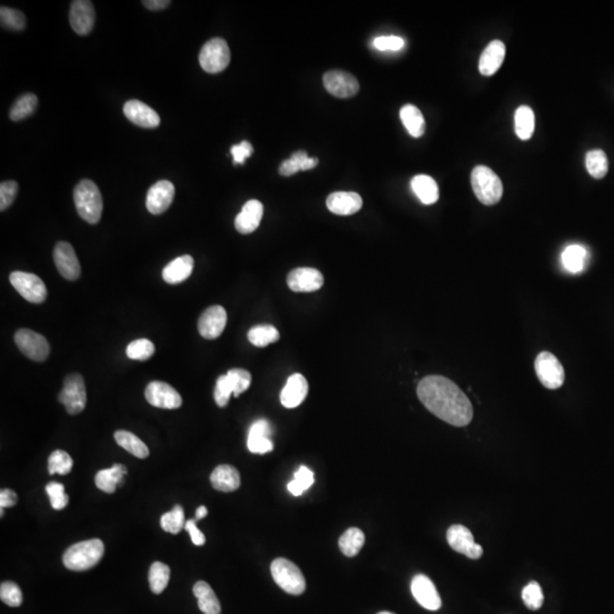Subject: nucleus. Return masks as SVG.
<instances>
[{"label": "nucleus", "mask_w": 614, "mask_h": 614, "mask_svg": "<svg viewBox=\"0 0 614 614\" xmlns=\"http://www.w3.org/2000/svg\"><path fill=\"white\" fill-rule=\"evenodd\" d=\"M418 397L429 412L454 427L472 421L473 408L461 388L442 376H425L418 385Z\"/></svg>", "instance_id": "f257e3e1"}, {"label": "nucleus", "mask_w": 614, "mask_h": 614, "mask_svg": "<svg viewBox=\"0 0 614 614\" xmlns=\"http://www.w3.org/2000/svg\"><path fill=\"white\" fill-rule=\"evenodd\" d=\"M105 546L100 539H89L74 544L63 555V563L72 571L91 569L102 560Z\"/></svg>", "instance_id": "f03ea898"}, {"label": "nucleus", "mask_w": 614, "mask_h": 614, "mask_svg": "<svg viewBox=\"0 0 614 614\" xmlns=\"http://www.w3.org/2000/svg\"><path fill=\"white\" fill-rule=\"evenodd\" d=\"M74 204L80 218L90 224L100 222L102 214V197L94 181L85 179L74 189Z\"/></svg>", "instance_id": "7ed1b4c3"}, {"label": "nucleus", "mask_w": 614, "mask_h": 614, "mask_svg": "<svg viewBox=\"0 0 614 614\" xmlns=\"http://www.w3.org/2000/svg\"><path fill=\"white\" fill-rule=\"evenodd\" d=\"M471 184L477 199L486 206L497 204L503 196L501 179L489 167L479 165L471 173Z\"/></svg>", "instance_id": "20e7f679"}, {"label": "nucleus", "mask_w": 614, "mask_h": 614, "mask_svg": "<svg viewBox=\"0 0 614 614\" xmlns=\"http://www.w3.org/2000/svg\"><path fill=\"white\" fill-rule=\"evenodd\" d=\"M271 573L277 586L288 594L302 595L305 592L306 581L303 572L292 561L275 559L271 564Z\"/></svg>", "instance_id": "39448f33"}, {"label": "nucleus", "mask_w": 614, "mask_h": 614, "mask_svg": "<svg viewBox=\"0 0 614 614\" xmlns=\"http://www.w3.org/2000/svg\"><path fill=\"white\" fill-rule=\"evenodd\" d=\"M231 60L229 46L221 38L211 39L199 53V64L207 73H220L229 65Z\"/></svg>", "instance_id": "423d86ee"}, {"label": "nucleus", "mask_w": 614, "mask_h": 614, "mask_svg": "<svg viewBox=\"0 0 614 614\" xmlns=\"http://www.w3.org/2000/svg\"><path fill=\"white\" fill-rule=\"evenodd\" d=\"M58 401L65 406L66 412L71 415L81 413L85 410L87 391L81 374H73L66 376L62 391L58 395Z\"/></svg>", "instance_id": "0eeeda50"}, {"label": "nucleus", "mask_w": 614, "mask_h": 614, "mask_svg": "<svg viewBox=\"0 0 614 614\" xmlns=\"http://www.w3.org/2000/svg\"><path fill=\"white\" fill-rule=\"evenodd\" d=\"M9 281L15 290L30 303H43L48 296L45 282L33 273L23 271L11 272Z\"/></svg>", "instance_id": "6e6552de"}, {"label": "nucleus", "mask_w": 614, "mask_h": 614, "mask_svg": "<svg viewBox=\"0 0 614 614\" xmlns=\"http://www.w3.org/2000/svg\"><path fill=\"white\" fill-rule=\"evenodd\" d=\"M535 370L541 385L547 389H559L563 386L566 378L563 366L552 353L541 351L536 357Z\"/></svg>", "instance_id": "1a4fd4ad"}, {"label": "nucleus", "mask_w": 614, "mask_h": 614, "mask_svg": "<svg viewBox=\"0 0 614 614\" xmlns=\"http://www.w3.org/2000/svg\"><path fill=\"white\" fill-rule=\"evenodd\" d=\"M14 339L21 353L30 360L43 362L49 356L51 346L43 334H37L28 329H20L15 334Z\"/></svg>", "instance_id": "9d476101"}, {"label": "nucleus", "mask_w": 614, "mask_h": 614, "mask_svg": "<svg viewBox=\"0 0 614 614\" xmlns=\"http://www.w3.org/2000/svg\"><path fill=\"white\" fill-rule=\"evenodd\" d=\"M144 397L152 406L165 410H176L182 405L180 393L166 382L152 381L148 383Z\"/></svg>", "instance_id": "9b49d317"}, {"label": "nucleus", "mask_w": 614, "mask_h": 614, "mask_svg": "<svg viewBox=\"0 0 614 614\" xmlns=\"http://www.w3.org/2000/svg\"><path fill=\"white\" fill-rule=\"evenodd\" d=\"M323 85L329 94L344 100L354 97L360 91V83L354 75L338 70L327 72L323 75Z\"/></svg>", "instance_id": "f8f14e48"}, {"label": "nucleus", "mask_w": 614, "mask_h": 614, "mask_svg": "<svg viewBox=\"0 0 614 614\" xmlns=\"http://www.w3.org/2000/svg\"><path fill=\"white\" fill-rule=\"evenodd\" d=\"M53 256H54L55 265L64 279L70 281L79 279L81 275V265L71 244H68L66 241L57 243Z\"/></svg>", "instance_id": "ddd939ff"}, {"label": "nucleus", "mask_w": 614, "mask_h": 614, "mask_svg": "<svg viewBox=\"0 0 614 614\" xmlns=\"http://www.w3.org/2000/svg\"><path fill=\"white\" fill-rule=\"evenodd\" d=\"M227 311L223 306L213 305L201 313L199 320V332L205 339H216L227 326Z\"/></svg>", "instance_id": "4468645a"}, {"label": "nucleus", "mask_w": 614, "mask_h": 614, "mask_svg": "<svg viewBox=\"0 0 614 614\" xmlns=\"http://www.w3.org/2000/svg\"><path fill=\"white\" fill-rule=\"evenodd\" d=\"M411 592L416 602L429 611H437L442 606V598L439 596L436 586L430 578L425 575H416L411 583Z\"/></svg>", "instance_id": "2eb2a0df"}, {"label": "nucleus", "mask_w": 614, "mask_h": 614, "mask_svg": "<svg viewBox=\"0 0 614 614\" xmlns=\"http://www.w3.org/2000/svg\"><path fill=\"white\" fill-rule=\"evenodd\" d=\"M176 195V188L169 180H161L149 188L146 199L148 212L154 216L163 214L172 204Z\"/></svg>", "instance_id": "dca6fc26"}, {"label": "nucleus", "mask_w": 614, "mask_h": 614, "mask_svg": "<svg viewBox=\"0 0 614 614\" xmlns=\"http://www.w3.org/2000/svg\"><path fill=\"white\" fill-rule=\"evenodd\" d=\"M324 283V277L319 270L313 268H298L287 277V285L292 292H317Z\"/></svg>", "instance_id": "f3484780"}, {"label": "nucleus", "mask_w": 614, "mask_h": 614, "mask_svg": "<svg viewBox=\"0 0 614 614\" xmlns=\"http://www.w3.org/2000/svg\"><path fill=\"white\" fill-rule=\"evenodd\" d=\"M96 20L94 5L89 0H74L70 9V23L75 33L87 36L92 31Z\"/></svg>", "instance_id": "a211bd4d"}, {"label": "nucleus", "mask_w": 614, "mask_h": 614, "mask_svg": "<svg viewBox=\"0 0 614 614\" xmlns=\"http://www.w3.org/2000/svg\"><path fill=\"white\" fill-rule=\"evenodd\" d=\"M123 112L127 119L138 127L153 129L161 125V117L157 112L140 100H129L125 102Z\"/></svg>", "instance_id": "6ab92c4d"}, {"label": "nucleus", "mask_w": 614, "mask_h": 614, "mask_svg": "<svg viewBox=\"0 0 614 614\" xmlns=\"http://www.w3.org/2000/svg\"><path fill=\"white\" fill-rule=\"evenodd\" d=\"M309 393V382L303 374H295L289 376L286 386L280 393L281 404L287 408H295L304 402Z\"/></svg>", "instance_id": "aec40b11"}, {"label": "nucleus", "mask_w": 614, "mask_h": 614, "mask_svg": "<svg viewBox=\"0 0 614 614\" xmlns=\"http://www.w3.org/2000/svg\"><path fill=\"white\" fill-rule=\"evenodd\" d=\"M271 435L272 428L269 421L264 419L255 421L249 428L247 448L254 454L269 453L273 450Z\"/></svg>", "instance_id": "412c9836"}, {"label": "nucleus", "mask_w": 614, "mask_h": 614, "mask_svg": "<svg viewBox=\"0 0 614 614\" xmlns=\"http://www.w3.org/2000/svg\"><path fill=\"white\" fill-rule=\"evenodd\" d=\"M363 199L353 191H337L329 195L327 207L336 216H353L362 208Z\"/></svg>", "instance_id": "4be33fe9"}, {"label": "nucleus", "mask_w": 614, "mask_h": 614, "mask_svg": "<svg viewBox=\"0 0 614 614\" xmlns=\"http://www.w3.org/2000/svg\"><path fill=\"white\" fill-rule=\"evenodd\" d=\"M263 204L258 199L247 201L235 220V227L241 235H249L260 227L263 218Z\"/></svg>", "instance_id": "5701e85b"}, {"label": "nucleus", "mask_w": 614, "mask_h": 614, "mask_svg": "<svg viewBox=\"0 0 614 614\" xmlns=\"http://www.w3.org/2000/svg\"><path fill=\"white\" fill-rule=\"evenodd\" d=\"M507 48L499 40H494L486 47L480 60H479V71L485 77H492L499 70L505 58Z\"/></svg>", "instance_id": "b1692460"}, {"label": "nucleus", "mask_w": 614, "mask_h": 614, "mask_svg": "<svg viewBox=\"0 0 614 614\" xmlns=\"http://www.w3.org/2000/svg\"><path fill=\"white\" fill-rule=\"evenodd\" d=\"M211 484L218 492H235L240 487V475L233 465H218L211 475Z\"/></svg>", "instance_id": "393cba45"}, {"label": "nucleus", "mask_w": 614, "mask_h": 614, "mask_svg": "<svg viewBox=\"0 0 614 614\" xmlns=\"http://www.w3.org/2000/svg\"><path fill=\"white\" fill-rule=\"evenodd\" d=\"M194 265H195L194 258L190 255H184V256L176 258L171 263L167 264L162 272V277L164 279L165 282L170 283V285H178V283L187 280L188 277L191 275Z\"/></svg>", "instance_id": "a878e982"}, {"label": "nucleus", "mask_w": 614, "mask_h": 614, "mask_svg": "<svg viewBox=\"0 0 614 614\" xmlns=\"http://www.w3.org/2000/svg\"><path fill=\"white\" fill-rule=\"evenodd\" d=\"M127 475V467L125 465H114L110 469L100 470L95 477V482L97 487L100 488L102 492H107V494H113L117 490V486L122 485L123 479Z\"/></svg>", "instance_id": "bb28decb"}, {"label": "nucleus", "mask_w": 614, "mask_h": 614, "mask_svg": "<svg viewBox=\"0 0 614 614\" xmlns=\"http://www.w3.org/2000/svg\"><path fill=\"white\" fill-rule=\"evenodd\" d=\"M411 187L418 199L425 205H433L438 201V184L431 176L420 174L414 176L411 182Z\"/></svg>", "instance_id": "cd10ccee"}, {"label": "nucleus", "mask_w": 614, "mask_h": 614, "mask_svg": "<svg viewBox=\"0 0 614 614\" xmlns=\"http://www.w3.org/2000/svg\"><path fill=\"white\" fill-rule=\"evenodd\" d=\"M194 595L199 600V608L204 614L221 613V604L212 587L206 581H199L194 586Z\"/></svg>", "instance_id": "c85d7f7f"}, {"label": "nucleus", "mask_w": 614, "mask_h": 614, "mask_svg": "<svg viewBox=\"0 0 614 614\" xmlns=\"http://www.w3.org/2000/svg\"><path fill=\"white\" fill-rule=\"evenodd\" d=\"M446 538H448L450 546L460 554L467 555L469 549L476 544L472 532L467 529V526H462V524H454V526H450Z\"/></svg>", "instance_id": "c756f323"}, {"label": "nucleus", "mask_w": 614, "mask_h": 614, "mask_svg": "<svg viewBox=\"0 0 614 614\" xmlns=\"http://www.w3.org/2000/svg\"><path fill=\"white\" fill-rule=\"evenodd\" d=\"M399 117H401L403 125L406 127V130L408 131L411 136L414 137V138H419L425 133V117L416 106L411 105V104L403 106Z\"/></svg>", "instance_id": "7c9ffc66"}, {"label": "nucleus", "mask_w": 614, "mask_h": 614, "mask_svg": "<svg viewBox=\"0 0 614 614\" xmlns=\"http://www.w3.org/2000/svg\"><path fill=\"white\" fill-rule=\"evenodd\" d=\"M366 543V536L362 530L351 526L339 538V549L347 558H354Z\"/></svg>", "instance_id": "2f4dec72"}, {"label": "nucleus", "mask_w": 614, "mask_h": 614, "mask_svg": "<svg viewBox=\"0 0 614 614\" xmlns=\"http://www.w3.org/2000/svg\"><path fill=\"white\" fill-rule=\"evenodd\" d=\"M587 258H588V254L585 247L581 245H571L564 249L562 254V264L566 271L576 275L585 269Z\"/></svg>", "instance_id": "473e14b6"}, {"label": "nucleus", "mask_w": 614, "mask_h": 614, "mask_svg": "<svg viewBox=\"0 0 614 614\" xmlns=\"http://www.w3.org/2000/svg\"><path fill=\"white\" fill-rule=\"evenodd\" d=\"M114 438L121 448H125L138 459H146L149 455L147 445L144 444L142 439H139L134 433L119 430L114 433Z\"/></svg>", "instance_id": "72a5a7b5"}, {"label": "nucleus", "mask_w": 614, "mask_h": 614, "mask_svg": "<svg viewBox=\"0 0 614 614\" xmlns=\"http://www.w3.org/2000/svg\"><path fill=\"white\" fill-rule=\"evenodd\" d=\"M515 133L521 140H529L535 131V114L529 106H520L515 112Z\"/></svg>", "instance_id": "f704fd0d"}, {"label": "nucleus", "mask_w": 614, "mask_h": 614, "mask_svg": "<svg viewBox=\"0 0 614 614\" xmlns=\"http://www.w3.org/2000/svg\"><path fill=\"white\" fill-rule=\"evenodd\" d=\"M280 338V334L275 327L271 324H260L253 327L248 332V340L256 347H266L275 343Z\"/></svg>", "instance_id": "c9c22d12"}, {"label": "nucleus", "mask_w": 614, "mask_h": 614, "mask_svg": "<svg viewBox=\"0 0 614 614\" xmlns=\"http://www.w3.org/2000/svg\"><path fill=\"white\" fill-rule=\"evenodd\" d=\"M171 570L169 566L162 563V562H154L150 566L149 576V587L150 591L154 594H161L164 592L170 581Z\"/></svg>", "instance_id": "e433bc0d"}, {"label": "nucleus", "mask_w": 614, "mask_h": 614, "mask_svg": "<svg viewBox=\"0 0 614 614\" xmlns=\"http://www.w3.org/2000/svg\"><path fill=\"white\" fill-rule=\"evenodd\" d=\"M38 105V98L36 95L26 94L21 96L14 105L11 106L9 117L11 121L18 122L26 117H31Z\"/></svg>", "instance_id": "4c0bfd02"}, {"label": "nucleus", "mask_w": 614, "mask_h": 614, "mask_svg": "<svg viewBox=\"0 0 614 614\" xmlns=\"http://www.w3.org/2000/svg\"><path fill=\"white\" fill-rule=\"evenodd\" d=\"M586 167L594 179H603L609 171V161L603 150L594 149L586 155Z\"/></svg>", "instance_id": "58836bf2"}, {"label": "nucleus", "mask_w": 614, "mask_h": 614, "mask_svg": "<svg viewBox=\"0 0 614 614\" xmlns=\"http://www.w3.org/2000/svg\"><path fill=\"white\" fill-rule=\"evenodd\" d=\"M186 522L187 521L184 519V509L180 505H176L171 512L165 513L161 518V526L163 530L173 535L181 531L186 526Z\"/></svg>", "instance_id": "ea45409f"}, {"label": "nucleus", "mask_w": 614, "mask_h": 614, "mask_svg": "<svg viewBox=\"0 0 614 614\" xmlns=\"http://www.w3.org/2000/svg\"><path fill=\"white\" fill-rule=\"evenodd\" d=\"M0 21L1 26L11 31H22L26 28V16L22 11L1 6L0 9Z\"/></svg>", "instance_id": "a19ab883"}, {"label": "nucleus", "mask_w": 614, "mask_h": 614, "mask_svg": "<svg viewBox=\"0 0 614 614\" xmlns=\"http://www.w3.org/2000/svg\"><path fill=\"white\" fill-rule=\"evenodd\" d=\"M73 467V460L64 450H57L51 454L48 459L49 475L58 473L60 476H65L71 472Z\"/></svg>", "instance_id": "79ce46f5"}, {"label": "nucleus", "mask_w": 614, "mask_h": 614, "mask_svg": "<svg viewBox=\"0 0 614 614\" xmlns=\"http://www.w3.org/2000/svg\"><path fill=\"white\" fill-rule=\"evenodd\" d=\"M155 353V346L150 340L137 339L131 342L127 347V356L131 360L147 361Z\"/></svg>", "instance_id": "37998d69"}, {"label": "nucleus", "mask_w": 614, "mask_h": 614, "mask_svg": "<svg viewBox=\"0 0 614 614\" xmlns=\"http://www.w3.org/2000/svg\"><path fill=\"white\" fill-rule=\"evenodd\" d=\"M227 376L233 386L235 397L245 393L252 383V374L245 369H231L228 371Z\"/></svg>", "instance_id": "c03bdc74"}, {"label": "nucleus", "mask_w": 614, "mask_h": 614, "mask_svg": "<svg viewBox=\"0 0 614 614\" xmlns=\"http://www.w3.org/2000/svg\"><path fill=\"white\" fill-rule=\"evenodd\" d=\"M522 600L528 609L536 611L541 609L544 603V595L541 587L537 581H531L522 591Z\"/></svg>", "instance_id": "a18cd8bd"}, {"label": "nucleus", "mask_w": 614, "mask_h": 614, "mask_svg": "<svg viewBox=\"0 0 614 614\" xmlns=\"http://www.w3.org/2000/svg\"><path fill=\"white\" fill-rule=\"evenodd\" d=\"M0 598L7 605L17 608L23 602L22 591L13 581H5L0 585Z\"/></svg>", "instance_id": "49530a36"}, {"label": "nucleus", "mask_w": 614, "mask_h": 614, "mask_svg": "<svg viewBox=\"0 0 614 614\" xmlns=\"http://www.w3.org/2000/svg\"><path fill=\"white\" fill-rule=\"evenodd\" d=\"M46 492H47L49 498H51V504L53 509H56V511H60V509H63L64 507H68L70 498H68V495H66L65 494V487H64V485L56 482H49V484L46 486Z\"/></svg>", "instance_id": "de8ad7c7"}, {"label": "nucleus", "mask_w": 614, "mask_h": 614, "mask_svg": "<svg viewBox=\"0 0 614 614\" xmlns=\"http://www.w3.org/2000/svg\"><path fill=\"white\" fill-rule=\"evenodd\" d=\"M233 393V386H231V382H230L227 374L218 376V379L216 380V391H214V399H216V404L220 408H226Z\"/></svg>", "instance_id": "09e8293b"}, {"label": "nucleus", "mask_w": 614, "mask_h": 614, "mask_svg": "<svg viewBox=\"0 0 614 614\" xmlns=\"http://www.w3.org/2000/svg\"><path fill=\"white\" fill-rule=\"evenodd\" d=\"M17 191H18V184L16 181L9 180V181H4L0 184V211L7 210L16 199Z\"/></svg>", "instance_id": "8fccbe9b"}, {"label": "nucleus", "mask_w": 614, "mask_h": 614, "mask_svg": "<svg viewBox=\"0 0 614 614\" xmlns=\"http://www.w3.org/2000/svg\"><path fill=\"white\" fill-rule=\"evenodd\" d=\"M404 40L396 36L389 37H378L374 39V46L380 51H398L404 47Z\"/></svg>", "instance_id": "3c124183"}, {"label": "nucleus", "mask_w": 614, "mask_h": 614, "mask_svg": "<svg viewBox=\"0 0 614 614\" xmlns=\"http://www.w3.org/2000/svg\"><path fill=\"white\" fill-rule=\"evenodd\" d=\"M230 150H231V155L233 156L235 164H244L246 159L250 157L253 155V152H254L252 144L246 140L241 142L240 144H235Z\"/></svg>", "instance_id": "603ef678"}, {"label": "nucleus", "mask_w": 614, "mask_h": 614, "mask_svg": "<svg viewBox=\"0 0 614 614\" xmlns=\"http://www.w3.org/2000/svg\"><path fill=\"white\" fill-rule=\"evenodd\" d=\"M290 159L296 163V165L300 167V171L312 170V169H314L319 164V159H314V157H309L307 153L304 152V150H300V152L292 154L290 156Z\"/></svg>", "instance_id": "864d4df0"}, {"label": "nucleus", "mask_w": 614, "mask_h": 614, "mask_svg": "<svg viewBox=\"0 0 614 614\" xmlns=\"http://www.w3.org/2000/svg\"><path fill=\"white\" fill-rule=\"evenodd\" d=\"M295 480L298 482V485L304 490H307L311 487L312 485L314 484V475L309 470V467L302 465L295 472Z\"/></svg>", "instance_id": "5fc2aeb1"}, {"label": "nucleus", "mask_w": 614, "mask_h": 614, "mask_svg": "<svg viewBox=\"0 0 614 614\" xmlns=\"http://www.w3.org/2000/svg\"><path fill=\"white\" fill-rule=\"evenodd\" d=\"M196 522H197V521H196L195 519L188 520L187 522H186V526H184V529L189 532L191 541H193V543L195 544L196 546H201V545H204L205 541H206V538H205L204 534L199 529V526H197Z\"/></svg>", "instance_id": "6e6d98bb"}, {"label": "nucleus", "mask_w": 614, "mask_h": 614, "mask_svg": "<svg viewBox=\"0 0 614 614\" xmlns=\"http://www.w3.org/2000/svg\"><path fill=\"white\" fill-rule=\"evenodd\" d=\"M16 503L17 495L13 490L3 489L0 492V507L1 509L14 507Z\"/></svg>", "instance_id": "4d7b16f0"}, {"label": "nucleus", "mask_w": 614, "mask_h": 614, "mask_svg": "<svg viewBox=\"0 0 614 614\" xmlns=\"http://www.w3.org/2000/svg\"><path fill=\"white\" fill-rule=\"evenodd\" d=\"M300 167L296 165L294 161L288 159L286 161L283 162L282 164L279 167V172H280L281 176H290L295 173L300 172Z\"/></svg>", "instance_id": "13d9d810"}, {"label": "nucleus", "mask_w": 614, "mask_h": 614, "mask_svg": "<svg viewBox=\"0 0 614 614\" xmlns=\"http://www.w3.org/2000/svg\"><path fill=\"white\" fill-rule=\"evenodd\" d=\"M170 0H144L142 5L150 11H162L170 5Z\"/></svg>", "instance_id": "bf43d9fd"}, {"label": "nucleus", "mask_w": 614, "mask_h": 614, "mask_svg": "<svg viewBox=\"0 0 614 614\" xmlns=\"http://www.w3.org/2000/svg\"><path fill=\"white\" fill-rule=\"evenodd\" d=\"M482 553H484L482 547L480 546L479 544H475V545L469 549V552L467 553L465 556H467L469 559H472V560H477V559L482 558Z\"/></svg>", "instance_id": "052dcab7"}, {"label": "nucleus", "mask_w": 614, "mask_h": 614, "mask_svg": "<svg viewBox=\"0 0 614 614\" xmlns=\"http://www.w3.org/2000/svg\"><path fill=\"white\" fill-rule=\"evenodd\" d=\"M287 488H288L289 492H292L294 496H300L304 492H305L303 488L300 487V485H298V482H296L295 479L294 480H292V482H289Z\"/></svg>", "instance_id": "680f3d73"}, {"label": "nucleus", "mask_w": 614, "mask_h": 614, "mask_svg": "<svg viewBox=\"0 0 614 614\" xmlns=\"http://www.w3.org/2000/svg\"><path fill=\"white\" fill-rule=\"evenodd\" d=\"M207 513H208V511H207V507H203V505H201V507H199V509H197V511H196L195 520L199 521L201 520V519L205 518V517H206L207 515Z\"/></svg>", "instance_id": "e2e57ef3"}, {"label": "nucleus", "mask_w": 614, "mask_h": 614, "mask_svg": "<svg viewBox=\"0 0 614 614\" xmlns=\"http://www.w3.org/2000/svg\"><path fill=\"white\" fill-rule=\"evenodd\" d=\"M378 614H393V613H391V612L382 611V612H379V613H378Z\"/></svg>", "instance_id": "0e129e2a"}]
</instances>
